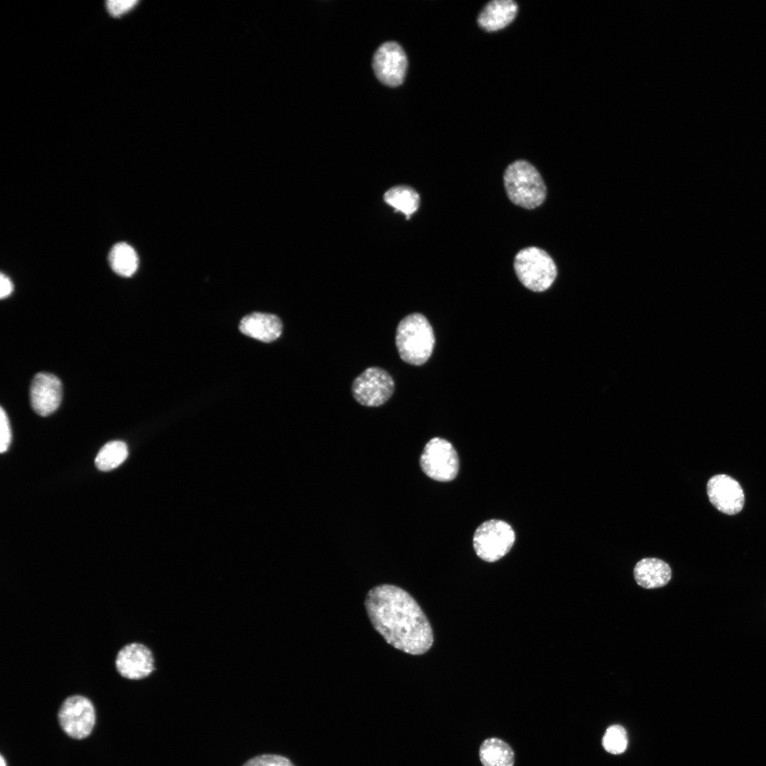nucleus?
<instances>
[{"label":"nucleus","mask_w":766,"mask_h":766,"mask_svg":"<svg viewBox=\"0 0 766 766\" xmlns=\"http://www.w3.org/2000/svg\"><path fill=\"white\" fill-rule=\"evenodd\" d=\"M365 606L374 628L394 648L419 655L432 646L430 623L405 590L391 584L374 587L367 593Z\"/></svg>","instance_id":"nucleus-1"},{"label":"nucleus","mask_w":766,"mask_h":766,"mask_svg":"<svg viewBox=\"0 0 766 766\" xmlns=\"http://www.w3.org/2000/svg\"><path fill=\"white\" fill-rule=\"evenodd\" d=\"M395 343L403 361L419 366L424 364L432 354L435 345L434 333L423 315L411 313L399 323Z\"/></svg>","instance_id":"nucleus-2"},{"label":"nucleus","mask_w":766,"mask_h":766,"mask_svg":"<svg viewBox=\"0 0 766 766\" xmlns=\"http://www.w3.org/2000/svg\"><path fill=\"white\" fill-rule=\"evenodd\" d=\"M504 185L509 200L516 206L533 209L546 197V187L537 169L530 162L518 160L511 163L504 173Z\"/></svg>","instance_id":"nucleus-3"},{"label":"nucleus","mask_w":766,"mask_h":766,"mask_svg":"<svg viewBox=\"0 0 766 766\" xmlns=\"http://www.w3.org/2000/svg\"><path fill=\"white\" fill-rule=\"evenodd\" d=\"M514 268L521 284L535 292L550 288L557 274L556 265L550 255L534 246L518 252L514 260Z\"/></svg>","instance_id":"nucleus-4"},{"label":"nucleus","mask_w":766,"mask_h":766,"mask_svg":"<svg viewBox=\"0 0 766 766\" xmlns=\"http://www.w3.org/2000/svg\"><path fill=\"white\" fill-rule=\"evenodd\" d=\"M515 541L511 526L505 521L492 519L482 523L473 536L477 555L487 562H495L504 556Z\"/></svg>","instance_id":"nucleus-5"},{"label":"nucleus","mask_w":766,"mask_h":766,"mask_svg":"<svg viewBox=\"0 0 766 766\" xmlns=\"http://www.w3.org/2000/svg\"><path fill=\"white\" fill-rule=\"evenodd\" d=\"M114 667L121 677L131 681H141L155 672V655L146 644L138 641L129 642L117 651Z\"/></svg>","instance_id":"nucleus-6"},{"label":"nucleus","mask_w":766,"mask_h":766,"mask_svg":"<svg viewBox=\"0 0 766 766\" xmlns=\"http://www.w3.org/2000/svg\"><path fill=\"white\" fill-rule=\"evenodd\" d=\"M420 465L428 477L440 482L453 480L459 469L455 448L448 440L438 437L427 443L421 455Z\"/></svg>","instance_id":"nucleus-7"},{"label":"nucleus","mask_w":766,"mask_h":766,"mask_svg":"<svg viewBox=\"0 0 766 766\" xmlns=\"http://www.w3.org/2000/svg\"><path fill=\"white\" fill-rule=\"evenodd\" d=\"M394 390V382L391 375L377 367L366 369L352 384L355 399L361 405L369 407L384 404L392 396Z\"/></svg>","instance_id":"nucleus-8"},{"label":"nucleus","mask_w":766,"mask_h":766,"mask_svg":"<svg viewBox=\"0 0 766 766\" xmlns=\"http://www.w3.org/2000/svg\"><path fill=\"white\" fill-rule=\"evenodd\" d=\"M59 723L70 737H87L95 724L96 714L92 702L86 696L74 694L67 697L60 706Z\"/></svg>","instance_id":"nucleus-9"},{"label":"nucleus","mask_w":766,"mask_h":766,"mask_svg":"<svg viewBox=\"0 0 766 766\" xmlns=\"http://www.w3.org/2000/svg\"><path fill=\"white\" fill-rule=\"evenodd\" d=\"M408 67L406 55L399 44L389 41L375 51L372 67L377 78L384 85L395 87L405 79Z\"/></svg>","instance_id":"nucleus-10"},{"label":"nucleus","mask_w":766,"mask_h":766,"mask_svg":"<svg viewBox=\"0 0 766 766\" xmlns=\"http://www.w3.org/2000/svg\"><path fill=\"white\" fill-rule=\"evenodd\" d=\"M710 502L721 512L735 515L743 508L745 496L740 484L726 474H716L706 486Z\"/></svg>","instance_id":"nucleus-11"},{"label":"nucleus","mask_w":766,"mask_h":766,"mask_svg":"<svg viewBox=\"0 0 766 766\" xmlns=\"http://www.w3.org/2000/svg\"><path fill=\"white\" fill-rule=\"evenodd\" d=\"M62 395V383L57 377L47 372H39L34 376L30 387V399L37 414L48 416L55 411Z\"/></svg>","instance_id":"nucleus-12"},{"label":"nucleus","mask_w":766,"mask_h":766,"mask_svg":"<svg viewBox=\"0 0 766 766\" xmlns=\"http://www.w3.org/2000/svg\"><path fill=\"white\" fill-rule=\"evenodd\" d=\"M240 331L250 338L270 343L277 340L282 332L281 320L275 315L252 313L243 318Z\"/></svg>","instance_id":"nucleus-13"},{"label":"nucleus","mask_w":766,"mask_h":766,"mask_svg":"<svg viewBox=\"0 0 766 766\" xmlns=\"http://www.w3.org/2000/svg\"><path fill=\"white\" fill-rule=\"evenodd\" d=\"M633 574L638 585L645 589H655L664 587L670 582L672 571L663 560L647 557L638 562Z\"/></svg>","instance_id":"nucleus-14"},{"label":"nucleus","mask_w":766,"mask_h":766,"mask_svg":"<svg viewBox=\"0 0 766 766\" xmlns=\"http://www.w3.org/2000/svg\"><path fill=\"white\" fill-rule=\"evenodd\" d=\"M517 4L512 0H493L486 4L478 16L480 27L495 31L508 26L516 17Z\"/></svg>","instance_id":"nucleus-15"},{"label":"nucleus","mask_w":766,"mask_h":766,"mask_svg":"<svg viewBox=\"0 0 766 766\" xmlns=\"http://www.w3.org/2000/svg\"><path fill=\"white\" fill-rule=\"evenodd\" d=\"M479 755L483 766H514L515 762L511 746L498 738L484 740L479 747Z\"/></svg>","instance_id":"nucleus-16"},{"label":"nucleus","mask_w":766,"mask_h":766,"mask_svg":"<svg viewBox=\"0 0 766 766\" xmlns=\"http://www.w3.org/2000/svg\"><path fill=\"white\" fill-rule=\"evenodd\" d=\"M384 201L409 218L418 209L420 196L412 187L398 185L390 188L384 195Z\"/></svg>","instance_id":"nucleus-17"},{"label":"nucleus","mask_w":766,"mask_h":766,"mask_svg":"<svg viewBox=\"0 0 766 766\" xmlns=\"http://www.w3.org/2000/svg\"><path fill=\"white\" fill-rule=\"evenodd\" d=\"M109 261L116 274L126 277L132 276L138 267L137 253L126 243H118L113 246L109 252Z\"/></svg>","instance_id":"nucleus-18"},{"label":"nucleus","mask_w":766,"mask_h":766,"mask_svg":"<svg viewBox=\"0 0 766 766\" xmlns=\"http://www.w3.org/2000/svg\"><path fill=\"white\" fill-rule=\"evenodd\" d=\"M128 454V447L124 442H109L99 451L95 458V465L99 470L110 471L122 464Z\"/></svg>","instance_id":"nucleus-19"},{"label":"nucleus","mask_w":766,"mask_h":766,"mask_svg":"<svg viewBox=\"0 0 766 766\" xmlns=\"http://www.w3.org/2000/svg\"><path fill=\"white\" fill-rule=\"evenodd\" d=\"M603 746L612 754H620L625 751L628 745V736L623 727L613 725L607 728L603 738Z\"/></svg>","instance_id":"nucleus-20"},{"label":"nucleus","mask_w":766,"mask_h":766,"mask_svg":"<svg viewBox=\"0 0 766 766\" xmlns=\"http://www.w3.org/2000/svg\"><path fill=\"white\" fill-rule=\"evenodd\" d=\"M242 766H294L287 757L275 754H263L255 756Z\"/></svg>","instance_id":"nucleus-21"},{"label":"nucleus","mask_w":766,"mask_h":766,"mask_svg":"<svg viewBox=\"0 0 766 766\" xmlns=\"http://www.w3.org/2000/svg\"><path fill=\"white\" fill-rule=\"evenodd\" d=\"M138 2L135 0H109L106 1V8L113 17H121L131 11Z\"/></svg>","instance_id":"nucleus-22"},{"label":"nucleus","mask_w":766,"mask_h":766,"mask_svg":"<svg viewBox=\"0 0 766 766\" xmlns=\"http://www.w3.org/2000/svg\"><path fill=\"white\" fill-rule=\"evenodd\" d=\"M0 452H6L11 443V433L10 423L6 413L2 407L0 409Z\"/></svg>","instance_id":"nucleus-23"},{"label":"nucleus","mask_w":766,"mask_h":766,"mask_svg":"<svg viewBox=\"0 0 766 766\" xmlns=\"http://www.w3.org/2000/svg\"><path fill=\"white\" fill-rule=\"evenodd\" d=\"M0 297L4 299L9 296L13 291V284L10 279L3 273L0 277Z\"/></svg>","instance_id":"nucleus-24"},{"label":"nucleus","mask_w":766,"mask_h":766,"mask_svg":"<svg viewBox=\"0 0 766 766\" xmlns=\"http://www.w3.org/2000/svg\"><path fill=\"white\" fill-rule=\"evenodd\" d=\"M1 766H6L5 760L4 759L2 755H1Z\"/></svg>","instance_id":"nucleus-25"}]
</instances>
